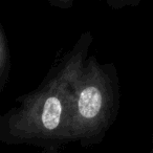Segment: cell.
<instances>
[{"label":"cell","instance_id":"cell-1","mask_svg":"<svg viewBox=\"0 0 153 153\" xmlns=\"http://www.w3.org/2000/svg\"><path fill=\"white\" fill-rule=\"evenodd\" d=\"M92 41L91 33H83L42 83L20 97L18 105L0 117V140L3 144L30 145L58 153V148L67 143L72 91L89 57Z\"/></svg>","mask_w":153,"mask_h":153},{"label":"cell","instance_id":"cell-2","mask_svg":"<svg viewBox=\"0 0 153 153\" xmlns=\"http://www.w3.org/2000/svg\"><path fill=\"white\" fill-rule=\"evenodd\" d=\"M119 107V76L114 64L88 57L72 91L67 143L76 142L82 147L100 144L114 123Z\"/></svg>","mask_w":153,"mask_h":153},{"label":"cell","instance_id":"cell-3","mask_svg":"<svg viewBox=\"0 0 153 153\" xmlns=\"http://www.w3.org/2000/svg\"><path fill=\"white\" fill-rule=\"evenodd\" d=\"M11 72V53L9 40L3 26L0 24V91L5 88Z\"/></svg>","mask_w":153,"mask_h":153},{"label":"cell","instance_id":"cell-4","mask_svg":"<svg viewBox=\"0 0 153 153\" xmlns=\"http://www.w3.org/2000/svg\"><path fill=\"white\" fill-rule=\"evenodd\" d=\"M103 1L107 5L114 10L124 9V7H136L142 0H99Z\"/></svg>","mask_w":153,"mask_h":153},{"label":"cell","instance_id":"cell-5","mask_svg":"<svg viewBox=\"0 0 153 153\" xmlns=\"http://www.w3.org/2000/svg\"><path fill=\"white\" fill-rule=\"evenodd\" d=\"M51 7L59 9H69L74 5L76 0H46Z\"/></svg>","mask_w":153,"mask_h":153},{"label":"cell","instance_id":"cell-6","mask_svg":"<svg viewBox=\"0 0 153 153\" xmlns=\"http://www.w3.org/2000/svg\"><path fill=\"white\" fill-rule=\"evenodd\" d=\"M151 153H153V148H152V151H151Z\"/></svg>","mask_w":153,"mask_h":153}]
</instances>
